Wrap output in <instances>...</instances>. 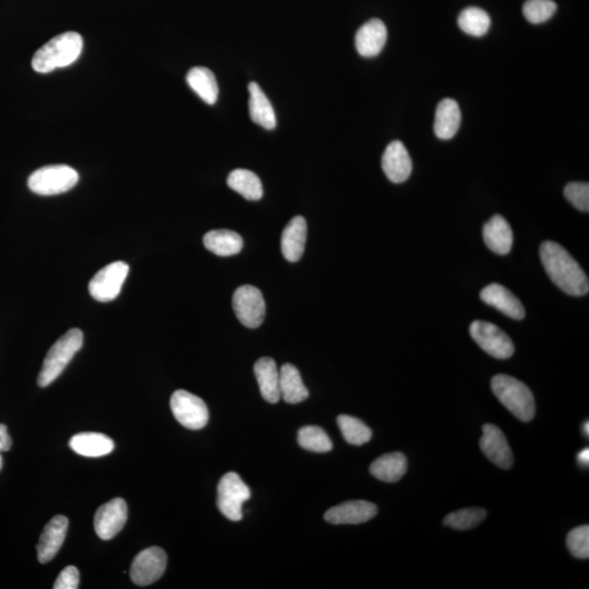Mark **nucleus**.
<instances>
[{
  "label": "nucleus",
  "instance_id": "f257e3e1",
  "mask_svg": "<svg viewBox=\"0 0 589 589\" xmlns=\"http://www.w3.org/2000/svg\"><path fill=\"white\" fill-rule=\"evenodd\" d=\"M540 254L549 278L561 290L571 296H584L588 293L586 273L563 246L547 240L542 244Z\"/></svg>",
  "mask_w": 589,
  "mask_h": 589
},
{
  "label": "nucleus",
  "instance_id": "f03ea898",
  "mask_svg": "<svg viewBox=\"0 0 589 589\" xmlns=\"http://www.w3.org/2000/svg\"><path fill=\"white\" fill-rule=\"evenodd\" d=\"M83 38L77 32H66L43 45L33 56L32 67L39 74H48L55 69L74 64L80 58Z\"/></svg>",
  "mask_w": 589,
  "mask_h": 589
},
{
  "label": "nucleus",
  "instance_id": "7ed1b4c3",
  "mask_svg": "<svg viewBox=\"0 0 589 589\" xmlns=\"http://www.w3.org/2000/svg\"><path fill=\"white\" fill-rule=\"evenodd\" d=\"M491 389L508 411L521 422L529 423L536 413L535 398L529 386L507 374H498L491 380Z\"/></svg>",
  "mask_w": 589,
  "mask_h": 589
},
{
  "label": "nucleus",
  "instance_id": "20e7f679",
  "mask_svg": "<svg viewBox=\"0 0 589 589\" xmlns=\"http://www.w3.org/2000/svg\"><path fill=\"white\" fill-rule=\"evenodd\" d=\"M82 345L83 333L80 329H71L56 341L44 359L43 367L38 374V385L45 388L54 383L68 366L71 359L81 350Z\"/></svg>",
  "mask_w": 589,
  "mask_h": 589
},
{
  "label": "nucleus",
  "instance_id": "39448f33",
  "mask_svg": "<svg viewBox=\"0 0 589 589\" xmlns=\"http://www.w3.org/2000/svg\"><path fill=\"white\" fill-rule=\"evenodd\" d=\"M79 182L78 173L67 165H49L38 168L27 181L32 193L39 195L65 194Z\"/></svg>",
  "mask_w": 589,
  "mask_h": 589
},
{
  "label": "nucleus",
  "instance_id": "423d86ee",
  "mask_svg": "<svg viewBox=\"0 0 589 589\" xmlns=\"http://www.w3.org/2000/svg\"><path fill=\"white\" fill-rule=\"evenodd\" d=\"M251 492L238 474L227 473L222 477L217 487V507L226 519L233 521L243 520V506L249 500Z\"/></svg>",
  "mask_w": 589,
  "mask_h": 589
},
{
  "label": "nucleus",
  "instance_id": "0eeeda50",
  "mask_svg": "<svg viewBox=\"0 0 589 589\" xmlns=\"http://www.w3.org/2000/svg\"><path fill=\"white\" fill-rule=\"evenodd\" d=\"M233 310L241 324L259 328L266 318V301L259 289L252 285L240 286L233 296Z\"/></svg>",
  "mask_w": 589,
  "mask_h": 589
},
{
  "label": "nucleus",
  "instance_id": "6e6552de",
  "mask_svg": "<svg viewBox=\"0 0 589 589\" xmlns=\"http://www.w3.org/2000/svg\"><path fill=\"white\" fill-rule=\"evenodd\" d=\"M171 408L177 422L192 430L205 428L209 422V411L204 400L184 390H178L171 397Z\"/></svg>",
  "mask_w": 589,
  "mask_h": 589
},
{
  "label": "nucleus",
  "instance_id": "1a4fd4ad",
  "mask_svg": "<svg viewBox=\"0 0 589 589\" xmlns=\"http://www.w3.org/2000/svg\"><path fill=\"white\" fill-rule=\"evenodd\" d=\"M128 273L129 266L122 261L113 262L100 268L89 284V294L100 302L113 301L121 294Z\"/></svg>",
  "mask_w": 589,
  "mask_h": 589
},
{
  "label": "nucleus",
  "instance_id": "9d476101",
  "mask_svg": "<svg viewBox=\"0 0 589 589\" xmlns=\"http://www.w3.org/2000/svg\"><path fill=\"white\" fill-rule=\"evenodd\" d=\"M471 338L490 356L508 359L514 353V344L509 335L496 324L476 320L470 324Z\"/></svg>",
  "mask_w": 589,
  "mask_h": 589
},
{
  "label": "nucleus",
  "instance_id": "9b49d317",
  "mask_svg": "<svg viewBox=\"0 0 589 589\" xmlns=\"http://www.w3.org/2000/svg\"><path fill=\"white\" fill-rule=\"evenodd\" d=\"M167 555L160 547H151L134 558L131 577L134 584L148 586L159 581L166 570Z\"/></svg>",
  "mask_w": 589,
  "mask_h": 589
},
{
  "label": "nucleus",
  "instance_id": "f8f14e48",
  "mask_svg": "<svg viewBox=\"0 0 589 589\" xmlns=\"http://www.w3.org/2000/svg\"><path fill=\"white\" fill-rule=\"evenodd\" d=\"M128 519L127 503L121 498L103 504L95 513L94 529L100 540L110 541L125 526Z\"/></svg>",
  "mask_w": 589,
  "mask_h": 589
},
{
  "label": "nucleus",
  "instance_id": "ddd939ff",
  "mask_svg": "<svg viewBox=\"0 0 589 589\" xmlns=\"http://www.w3.org/2000/svg\"><path fill=\"white\" fill-rule=\"evenodd\" d=\"M481 451L493 464L503 469L512 468L514 459L506 436L495 425H485L479 441Z\"/></svg>",
  "mask_w": 589,
  "mask_h": 589
},
{
  "label": "nucleus",
  "instance_id": "4468645a",
  "mask_svg": "<svg viewBox=\"0 0 589 589\" xmlns=\"http://www.w3.org/2000/svg\"><path fill=\"white\" fill-rule=\"evenodd\" d=\"M378 513L375 504L358 500L339 504L324 514V520L333 525H357L366 523Z\"/></svg>",
  "mask_w": 589,
  "mask_h": 589
},
{
  "label": "nucleus",
  "instance_id": "2eb2a0df",
  "mask_svg": "<svg viewBox=\"0 0 589 589\" xmlns=\"http://www.w3.org/2000/svg\"><path fill=\"white\" fill-rule=\"evenodd\" d=\"M68 530V519L64 515H56L43 530L37 543V559L41 563H47L55 558L63 546Z\"/></svg>",
  "mask_w": 589,
  "mask_h": 589
},
{
  "label": "nucleus",
  "instance_id": "dca6fc26",
  "mask_svg": "<svg viewBox=\"0 0 589 589\" xmlns=\"http://www.w3.org/2000/svg\"><path fill=\"white\" fill-rule=\"evenodd\" d=\"M383 170L392 183L401 184L411 176L413 163L408 151L401 142H393L383 156Z\"/></svg>",
  "mask_w": 589,
  "mask_h": 589
},
{
  "label": "nucleus",
  "instance_id": "f3484780",
  "mask_svg": "<svg viewBox=\"0 0 589 589\" xmlns=\"http://www.w3.org/2000/svg\"><path fill=\"white\" fill-rule=\"evenodd\" d=\"M480 299L487 305L495 307L496 310L506 314L510 319L521 320L525 318V308L512 291L500 284H490L480 291Z\"/></svg>",
  "mask_w": 589,
  "mask_h": 589
},
{
  "label": "nucleus",
  "instance_id": "a211bd4d",
  "mask_svg": "<svg viewBox=\"0 0 589 589\" xmlns=\"http://www.w3.org/2000/svg\"><path fill=\"white\" fill-rule=\"evenodd\" d=\"M386 38L388 31L384 22L379 19L369 20L356 33L357 52L363 58H374L383 52Z\"/></svg>",
  "mask_w": 589,
  "mask_h": 589
},
{
  "label": "nucleus",
  "instance_id": "6ab92c4d",
  "mask_svg": "<svg viewBox=\"0 0 589 589\" xmlns=\"http://www.w3.org/2000/svg\"><path fill=\"white\" fill-rule=\"evenodd\" d=\"M482 237L488 248L498 255H508L513 246V232L509 222L501 216H492L482 229Z\"/></svg>",
  "mask_w": 589,
  "mask_h": 589
},
{
  "label": "nucleus",
  "instance_id": "aec40b11",
  "mask_svg": "<svg viewBox=\"0 0 589 589\" xmlns=\"http://www.w3.org/2000/svg\"><path fill=\"white\" fill-rule=\"evenodd\" d=\"M307 240V223L304 217L295 216L284 228L280 247L286 260L297 262L304 255Z\"/></svg>",
  "mask_w": 589,
  "mask_h": 589
},
{
  "label": "nucleus",
  "instance_id": "412c9836",
  "mask_svg": "<svg viewBox=\"0 0 589 589\" xmlns=\"http://www.w3.org/2000/svg\"><path fill=\"white\" fill-rule=\"evenodd\" d=\"M69 447L79 456L100 458L113 452L115 445L110 436L103 434L82 432L71 437Z\"/></svg>",
  "mask_w": 589,
  "mask_h": 589
},
{
  "label": "nucleus",
  "instance_id": "4be33fe9",
  "mask_svg": "<svg viewBox=\"0 0 589 589\" xmlns=\"http://www.w3.org/2000/svg\"><path fill=\"white\" fill-rule=\"evenodd\" d=\"M254 372L262 397L268 403H279L280 400L279 370L274 359L260 358L255 363Z\"/></svg>",
  "mask_w": 589,
  "mask_h": 589
},
{
  "label": "nucleus",
  "instance_id": "5701e85b",
  "mask_svg": "<svg viewBox=\"0 0 589 589\" xmlns=\"http://www.w3.org/2000/svg\"><path fill=\"white\" fill-rule=\"evenodd\" d=\"M461 121V110H459L457 100H442L436 110L434 127L436 136L442 140L452 139L458 131Z\"/></svg>",
  "mask_w": 589,
  "mask_h": 589
},
{
  "label": "nucleus",
  "instance_id": "b1692460",
  "mask_svg": "<svg viewBox=\"0 0 589 589\" xmlns=\"http://www.w3.org/2000/svg\"><path fill=\"white\" fill-rule=\"evenodd\" d=\"M280 398L289 404H299L307 400L310 391L302 383L301 375L293 364L285 363L279 369Z\"/></svg>",
  "mask_w": 589,
  "mask_h": 589
},
{
  "label": "nucleus",
  "instance_id": "393cba45",
  "mask_svg": "<svg viewBox=\"0 0 589 589\" xmlns=\"http://www.w3.org/2000/svg\"><path fill=\"white\" fill-rule=\"evenodd\" d=\"M249 114L252 121L267 131H272L277 126V116L273 106L262 89L256 82L249 84Z\"/></svg>",
  "mask_w": 589,
  "mask_h": 589
},
{
  "label": "nucleus",
  "instance_id": "a878e982",
  "mask_svg": "<svg viewBox=\"0 0 589 589\" xmlns=\"http://www.w3.org/2000/svg\"><path fill=\"white\" fill-rule=\"evenodd\" d=\"M407 458L403 453L394 452L384 454L375 459L370 467V474L384 482H397L407 471Z\"/></svg>",
  "mask_w": 589,
  "mask_h": 589
},
{
  "label": "nucleus",
  "instance_id": "bb28decb",
  "mask_svg": "<svg viewBox=\"0 0 589 589\" xmlns=\"http://www.w3.org/2000/svg\"><path fill=\"white\" fill-rule=\"evenodd\" d=\"M204 244L207 250L218 257H231L239 254L244 247L241 236L228 229H216L206 233Z\"/></svg>",
  "mask_w": 589,
  "mask_h": 589
},
{
  "label": "nucleus",
  "instance_id": "cd10ccee",
  "mask_svg": "<svg viewBox=\"0 0 589 589\" xmlns=\"http://www.w3.org/2000/svg\"><path fill=\"white\" fill-rule=\"evenodd\" d=\"M187 83L206 104L216 103L218 86L215 74L205 67H195L188 72Z\"/></svg>",
  "mask_w": 589,
  "mask_h": 589
},
{
  "label": "nucleus",
  "instance_id": "c85d7f7f",
  "mask_svg": "<svg viewBox=\"0 0 589 589\" xmlns=\"http://www.w3.org/2000/svg\"><path fill=\"white\" fill-rule=\"evenodd\" d=\"M227 184L229 188L243 195L247 200L258 201L262 198V183L254 172L241 170V168L235 170L229 174Z\"/></svg>",
  "mask_w": 589,
  "mask_h": 589
},
{
  "label": "nucleus",
  "instance_id": "c756f323",
  "mask_svg": "<svg viewBox=\"0 0 589 589\" xmlns=\"http://www.w3.org/2000/svg\"><path fill=\"white\" fill-rule=\"evenodd\" d=\"M491 25L489 15L485 10L469 7L458 16V26L467 35L476 37H484Z\"/></svg>",
  "mask_w": 589,
  "mask_h": 589
},
{
  "label": "nucleus",
  "instance_id": "7c9ffc66",
  "mask_svg": "<svg viewBox=\"0 0 589 589\" xmlns=\"http://www.w3.org/2000/svg\"><path fill=\"white\" fill-rule=\"evenodd\" d=\"M338 425L344 439L352 446H363L372 440V429L361 419L349 416V415H340Z\"/></svg>",
  "mask_w": 589,
  "mask_h": 589
},
{
  "label": "nucleus",
  "instance_id": "2f4dec72",
  "mask_svg": "<svg viewBox=\"0 0 589 589\" xmlns=\"http://www.w3.org/2000/svg\"><path fill=\"white\" fill-rule=\"evenodd\" d=\"M299 445L307 451L327 453L332 450L333 445L327 432L317 426L302 427L297 435Z\"/></svg>",
  "mask_w": 589,
  "mask_h": 589
},
{
  "label": "nucleus",
  "instance_id": "473e14b6",
  "mask_svg": "<svg viewBox=\"0 0 589 589\" xmlns=\"http://www.w3.org/2000/svg\"><path fill=\"white\" fill-rule=\"evenodd\" d=\"M486 516V510L481 508L462 509L448 514L443 524L454 530L468 531L479 526Z\"/></svg>",
  "mask_w": 589,
  "mask_h": 589
},
{
  "label": "nucleus",
  "instance_id": "72a5a7b5",
  "mask_svg": "<svg viewBox=\"0 0 589 589\" xmlns=\"http://www.w3.org/2000/svg\"><path fill=\"white\" fill-rule=\"evenodd\" d=\"M557 4L552 0H527L523 5V15L532 25L543 24L557 11Z\"/></svg>",
  "mask_w": 589,
  "mask_h": 589
},
{
  "label": "nucleus",
  "instance_id": "f704fd0d",
  "mask_svg": "<svg viewBox=\"0 0 589 589\" xmlns=\"http://www.w3.org/2000/svg\"><path fill=\"white\" fill-rule=\"evenodd\" d=\"M566 546L570 552L577 559L589 558V526L576 527L569 532L566 538Z\"/></svg>",
  "mask_w": 589,
  "mask_h": 589
},
{
  "label": "nucleus",
  "instance_id": "c9c22d12",
  "mask_svg": "<svg viewBox=\"0 0 589 589\" xmlns=\"http://www.w3.org/2000/svg\"><path fill=\"white\" fill-rule=\"evenodd\" d=\"M565 199L575 209L582 212L589 211V184L588 183H570L564 188Z\"/></svg>",
  "mask_w": 589,
  "mask_h": 589
},
{
  "label": "nucleus",
  "instance_id": "e433bc0d",
  "mask_svg": "<svg viewBox=\"0 0 589 589\" xmlns=\"http://www.w3.org/2000/svg\"><path fill=\"white\" fill-rule=\"evenodd\" d=\"M79 582H80V574H79L76 566H67V568L60 572L58 580L55 582L54 588L77 589L79 587Z\"/></svg>",
  "mask_w": 589,
  "mask_h": 589
},
{
  "label": "nucleus",
  "instance_id": "4c0bfd02",
  "mask_svg": "<svg viewBox=\"0 0 589 589\" xmlns=\"http://www.w3.org/2000/svg\"><path fill=\"white\" fill-rule=\"evenodd\" d=\"M11 446H13V440H11L7 427L5 425H0V453L9 451Z\"/></svg>",
  "mask_w": 589,
  "mask_h": 589
},
{
  "label": "nucleus",
  "instance_id": "58836bf2",
  "mask_svg": "<svg viewBox=\"0 0 589 589\" xmlns=\"http://www.w3.org/2000/svg\"><path fill=\"white\" fill-rule=\"evenodd\" d=\"M577 462H579L582 467H588L589 463V450L588 448H585V450H583L579 456H577Z\"/></svg>",
  "mask_w": 589,
  "mask_h": 589
},
{
  "label": "nucleus",
  "instance_id": "ea45409f",
  "mask_svg": "<svg viewBox=\"0 0 589 589\" xmlns=\"http://www.w3.org/2000/svg\"><path fill=\"white\" fill-rule=\"evenodd\" d=\"M588 428H589V425H588V422H586V424L584 425V432H585L587 436H589V429Z\"/></svg>",
  "mask_w": 589,
  "mask_h": 589
},
{
  "label": "nucleus",
  "instance_id": "a19ab883",
  "mask_svg": "<svg viewBox=\"0 0 589 589\" xmlns=\"http://www.w3.org/2000/svg\"><path fill=\"white\" fill-rule=\"evenodd\" d=\"M2 468H3V458H2V454H0V470H2Z\"/></svg>",
  "mask_w": 589,
  "mask_h": 589
}]
</instances>
